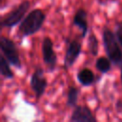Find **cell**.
Here are the masks:
<instances>
[{
  "label": "cell",
  "instance_id": "obj_1",
  "mask_svg": "<svg viewBox=\"0 0 122 122\" xmlns=\"http://www.w3.org/2000/svg\"><path fill=\"white\" fill-rule=\"evenodd\" d=\"M46 17L45 12L40 9L30 10L18 25V35L20 38H25L36 33L42 28Z\"/></svg>",
  "mask_w": 122,
  "mask_h": 122
},
{
  "label": "cell",
  "instance_id": "obj_2",
  "mask_svg": "<svg viewBox=\"0 0 122 122\" xmlns=\"http://www.w3.org/2000/svg\"><path fill=\"white\" fill-rule=\"evenodd\" d=\"M102 42L107 56L112 64L117 67L122 65V47L118 43L116 36L112 30L105 27L102 31Z\"/></svg>",
  "mask_w": 122,
  "mask_h": 122
},
{
  "label": "cell",
  "instance_id": "obj_3",
  "mask_svg": "<svg viewBox=\"0 0 122 122\" xmlns=\"http://www.w3.org/2000/svg\"><path fill=\"white\" fill-rule=\"evenodd\" d=\"M30 7V2L29 0L22 1L19 5H17L13 10L8 12L1 19V27L2 28H13L16 25H19L20 22L26 16L29 9Z\"/></svg>",
  "mask_w": 122,
  "mask_h": 122
},
{
  "label": "cell",
  "instance_id": "obj_4",
  "mask_svg": "<svg viewBox=\"0 0 122 122\" xmlns=\"http://www.w3.org/2000/svg\"><path fill=\"white\" fill-rule=\"evenodd\" d=\"M0 49H1L2 54L8 59L10 65H12L13 67L19 70L22 68L19 51L13 40L6 36H2L0 40Z\"/></svg>",
  "mask_w": 122,
  "mask_h": 122
},
{
  "label": "cell",
  "instance_id": "obj_5",
  "mask_svg": "<svg viewBox=\"0 0 122 122\" xmlns=\"http://www.w3.org/2000/svg\"><path fill=\"white\" fill-rule=\"evenodd\" d=\"M30 86L34 92L36 100H39L45 93L48 87V80L44 76V70L42 68H36L32 72L30 79Z\"/></svg>",
  "mask_w": 122,
  "mask_h": 122
},
{
  "label": "cell",
  "instance_id": "obj_6",
  "mask_svg": "<svg viewBox=\"0 0 122 122\" xmlns=\"http://www.w3.org/2000/svg\"><path fill=\"white\" fill-rule=\"evenodd\" d=\"M42 58L49 71H53L57 64V55L53 49V42L49 36H45L42 41Z\"/></svg>",
  "mask_w": 122,
  "mask_h": 122
},
{
  "label": "cell",
  "instance_id": "obj_7",
  "mask_svg": "<svg viewBox=\"0 0 122 122\" xmlns=\"http://www.w3.org/2000/svg\"><path fill=\"white\" fill-rule=\"evenodd\" d=\"M82 51L81 43L77 39H72L68 42L66 53L64 56V69L68 70L71 66L74 65L76 60L78 59Z\"/></svg>",
  "mask_w": 122,
  "mask_h": 122
},
{
  "label": "cell",
  "instance_id": "obj_8",
  "mask_svg": "<svg viewBox=\"0 0 122 122\" xmlns=\"http://www.w3.org/2000/svg\"><path fill=\"white\" fill-rule=\"evenodd\" d=\"M71 122H96L97 119L93 115L92 110L88 106L76 105L69 119Z\"/></svg>",
  "mask_w": 122,
  "mask_h": 122
},
{
  "label": "cell",
  "instance_id": "obj_9",
  "mask_svg": "<svg viewBox=\"0 0 122 122\" xmlns=\"http://www.w3.org/2000/svg\"><path fill=\"white\" fill-rule=\"evenodd\" d=\"M87 11L83 8H79L72 18V23L75 27H77L81 30V37L84 38L87 35V32L89 30V26H88V20H87Z\"/></svg>",
  "mask_w": 122,
  "mask_h": 122
},
{
  "label": "cell",
  "instance_id": "obj_10",
  "mask_svg": "<svg viewBox=\"0 0 122 122\" xmlns=\"http://www.w3.org/2000/svg\"><path fill=\"white\" fill-rule=\"evenodd\" d=\"M76 78L78 82L84 87H90L95 81V75L89 68H82L80 71H78L76 73Z\"/></svg>",
  "mask_w": 122,
  "mask_h": 122
},
{
  "label": "cell",
  "instance_id": "obj_11",
  "mask_svg": "<svg viewBox=\"0 0 122 122\" xmlns=\"http://www.w3.org/2000/svg\"><path fill=\"white\" fill-rule=\"evenodd\" d=\"M112 62L107 56H99L95 61V69L101 73H107L112 70Z\"/></svg>",
  "mask_w": 122,
  "mask_h": 122
},
{
  "label": "cell",
  "instance_id": "obj_12",
  "mask_svg": "<svg viewBox=\"0 0 122 122\" xmlns=\"http://www.w3.org/2000/svg\"><path fill=\"white\" fill-rule=\"evenodd\" d=\"M10 65V63L1 53V56H0V73L5 79H12L14 77V73L11 71Z\"/></svg>",
  "mask_w": 122,
  "mask_h": 122
},
{
  "label": "cell",
  "instance_id": "obj_13",
  "mask_svg": "<svg viewBox=\"0 0 122 122\" xmlns=\"http://www.w3.org/2000/svg\"><path fill=\"white\" fill-rule=\"evenodd\" d=\"M78 96H79V90L74 86L69 87L68 92H67L66 106L69 108H74L77 105Z\"/></svg>",
  "mask_w": 122,
  "mask_h": 122
},
{
  "label": "cell",
  "instance_id": "obj_14",
  "mask_svg": "<svg viewBox=\"0 0 122 122\" xmlns=\"http://www.w3.org/2000/svg\"><path fill=\"white\" fill-rule=\"evenodd\" d=\"M88 50L90 53L93 56H97L99 51V43L96 35L92 31L88 38Z\"/></svg>",
  "mask_w": 122,
  "mask_h": 122
},
{
  "label": "cell",
  "instance_id": "obj_15",
  "mask_svg": "<svg viewBox=\"0 0 122 122\" xmlns=\"http://www.w3.org/2000/svg\"><path fill=\"white\" fill-rule=\"evenodd\" d=\"M114 34L120 46L122 47V21H117L114 25Z\"/></svg>",
  "mask_w": 122,
  "mask_h": 122
},
{
  "label": "cell",
  "instance_id": "obj_16",
  "mask_svg": "<svg viewBox=\"0 0 122 122\" xmlns=\"http://www.w3.org/2000/svg\"><path fill=\"white\" fill-rule=\"evenodd\" d=\"M120 76H121V85H122V65H121V71H120Z\"/></svg>",
  "mask_w": 122,
  "mask_h": 122
}]
</instances>
